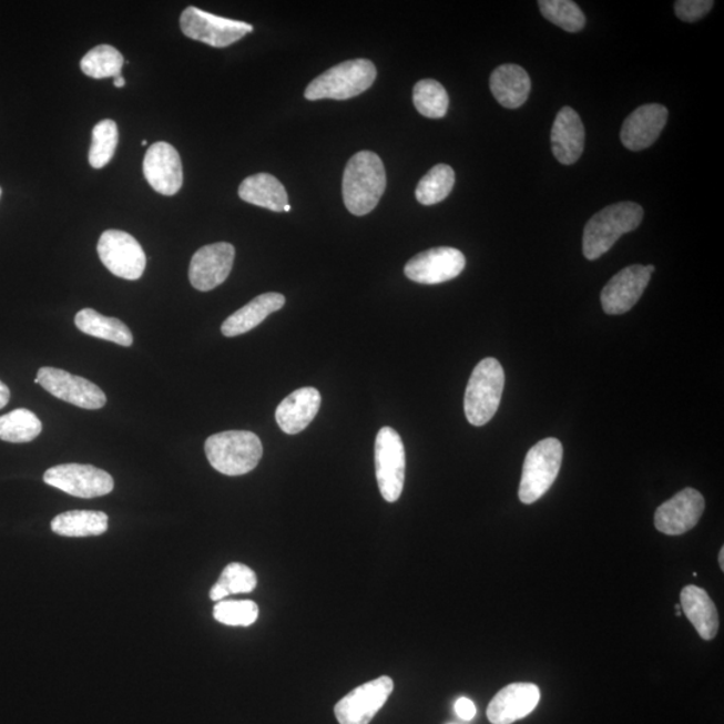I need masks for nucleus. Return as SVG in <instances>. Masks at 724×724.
Masks as SVG:
<instances>
[{
    "label": "nucleus",
    "instance_id": "nucleus-7",
    "mask_svg": "<svg viewBox=\"0 0 724 724\" xmlns=\"http://www.w3.org/2000/svg\"><path fill=\"white\" fill-rule=\"evenodd\" d=\"M377 485L389 503L399 501L406 480V448L394 428L384 427L377 434L375 445Z\"/></svg>",
    "mask_w": 724,
    "mask_h": 724
},
{
    "label": "nucleus",
    "instance_id": "nucleus-15",
    "mask_svg": "<svg viewBox=\"0 0 724 724\" xmlns=\"http://www.w3.org/2000/svg\"><path fill=\"white\" fill-rule=\"evenodd\" d=\"M235 247L221 242L198 248L190 265L191 285L198 292H210L221 286L233 271Z\"/></svg>",
    "mask_w": 724,
    "mask_h": 724
},
{
    "label": "nucleus",
    "instance_id": "nucleus-11",
    "mask_svg": "<svg viewBox=\"0 0 724 724\" xmlns=\"http://www.w3.org/2000/svg\"><path fill=\"white\" fill-rule=\"evenodd\" d=\"M392 679L381 676L349 692L336 704L335 714L339 724H369L392 694Z\"/></svg>",
    "mask_w": 724,
    "mask_h": 724
},
{
    "label": "nucleus",
    "instance_id": "nucleus-16",
    "mask_svg": "<svg viewBox=\"0 0 724 724\" xmlns=\"http://www.w3.org/2000/svg\"><path fill=\"white\" fill-rule=\"evenodd\" d=\"M706 502L700 491L684 489L655 512V527L660 533L682 536L694 529L703 516Z\"/></svg>",
    "mask_w": 724,
    "mask_h": 724
},
{
    "label": "nucleus",
    "instance_id": "nucleus-5",
    "mask_svg": "<svg viewBox=\"0 0 724 724\" xmlns=\"http://www.w3.org/2000/svg\"><path fill=\"white\" fill-rule=\"evenodd\" d=\"M504 371L496 358H485L473 369L465 396V414L471 426H486L498 411Z\"/></svg>",
    "mask_w": 724,
    "mask_h": 724
},
{
    "label": "nucleus",
    "instance_id": "nucleus-40",
    "mask_svg": "<svg viewBox=\"0 0 724 724\" xmlns=\"http://www.w3.org/2000/svg\"><path fill=\"white\" fill-rule=\"evenodd\" d=\"M720 565H721L722 572H724V548L721 549Z\"/></svg>",
    "mask_w": 724,
    "mask_h": 724
},
{
    "label": "nucleus",
    "instance_id": "nucleus-10",
    "mask_svg": "<svg viewBox=\"0 0 724 724\" xmlns=\"http://www.w3.org/2000/svg\"><path fill=\"white\" fill-rule=\"evenodd\" d=\"M43 480L69 496L83 499L104 497L114 489V480L106 471L89 465L51 467L44 472Z\"/></svg>",
    "mask_w": 724,
    "mask_h": 724
},
{
    "label": "nucleus",
    "instance_id": "nucleus-19",
    "mask_svg": "<svg viewBox=\"0 0 724 724\" xmlns=\"http://www.w3.org/2000/svg\"><path fill=\"white\" fill-rule=\"evenodd\" d=\"M541 692L536 684L514 683L499 691L487 708L492 724H511L527 717L540 703Z\"/></svg>",
    "mask_w": 724,
    "mask_h": 724
},
{
    "label": "nucleus",
    "instance_id": "nucleus-27",
    "mask_svg": "<svg viewBox=\"0 0 724 724\" xmlns=\"http://www.w3.org/2000/svg\"><path fill=\"white\" fill-rule=\"evenodd\" d=\"M77 328L85 335L105 339L121 346H131L133 336L130 328L120 319L102 316L93 309H82L74 318Z\"/></svg>",
    "mask_w": 724,
    "mask_h": 724
},
{
    "label": "nucleus",
    "instance_id": "nucleus-41",
    "mask_svg": "<svg viewBox=\"0 0 724 724\" xmlns=\"http://www.w3.org/2000/svg\"><path fill=\"white\" fill-rule=\"evenodd\" d=\"M141 145H143V146L149 145V141H146V140L141 141Z\"/></svg>",
    "mask_w": 724,
    "mask_h": 724
},
{
    "label": "nucleus",
    "instance_id": "nucleus-20",
    "mask_svg": "<svg viewBox=\"0 0 724 724\" xmlns=\"http://www.w3.org/2000/svg\"><path fill=\"white\" fill-rule=\"evenodd\" d=\"M553 155L563 165L579 162L585 146V128L573 108H562L552 128Z\"/></svg>",
    "mask_w": 724,
    "mask_h": 724
},
{
    "label": "nucleus",
    "instance_id": "nucleus-31",
    "mask_svg": "<svg viewBox=\"0 0 724 724\" xmlns=\"http://www.w3.org/2000/svg\"><path fill=\"white\" fill-rule=\"evenodd\" d=\"M258 584L254 570L243 563L233 562L224 568L221 579L211 589L210 598L222 601L231 594L252 593Z\"/></svg>",
    "mask_w": 724,
    "mask_h": 724
},
{
    "label": "nucleus",
    "instance_id": "nucleus-28",
    "mask_svg": "<svg viewBox=\"0 0 724 724\" xmlns=\"http://www.w3.org/2000/svg\"><path fill=\"white\" fill-rule=\"evenodd\" d=\"M124 57L109 44L95 47L82 58L80 67L83 74L94 80L118 79L124 68Z\"/></svg>",
    "mask_w": 724,
    "mask_h": 724
},
{
    "label": "nucleus",
    "instance_id": "nucleus-18",
    "mask_svg": "<svg viewBox=\"0 0 724 724\" xmlns=\"http://www.w3.org/2000/svg\"><path fill=\"white\" fill-rule=\"evenodd\" d=\"M669 120V109L660 104H649L628 115L621 128V143L625 149L638 152L655 143Z\"/></svg>",
    "mask_w": 724,
    "mask_h": 724
},
{
    "label": "nucleus",
    "instance_id": "nucleus-21",
    "mask_svg": "<svg viewBox=\"0 0 724 724\" xmlns=\"http://www.w3.org/2000/svg\"><path fill=\"white\" fill-rule=\"evenodd\" d=\"M322 408V395L316 388L306 387L288 395L275 411V420L287 435L303 432Z\"/></svg>",
    "mask_w": 724,
    "mask_h": 724
},
{
    "label": "nucleus",
    "instance_id": "nucleus-1",
    "mask_svg": "<svg viewBox=\"0 0 724 724\" xmlns=\"http://www.w3.org/2000/svg\"><path fill=\"white\" fill-rule=\"evenodd\" d=\"M387 188V173L376 153L363 151L349 159L343 179L346 210L356 216L371 213Z\"/></svg>",
    "mask_w": 724,
    "mask_h": 724
},
{
    "label": "nucleus",
    "instance_id": "nucleus-8",
    "mask_svg": "<svg viewBox=\"0 0 724 724\" xmlns=\"http://www.w3.org/2000/svg\"><path fill=\"white\" fill-rule=\"evenodd\" d=\"M183 34L191 40L203 42L211 48L224 49L253 33L252 24L210 14L207 11L190 6L181 17Z\"/></svg>",
    "mask_w": 724,
    "mask_h": 724
},
{
    "label": "nucleus",
    "instance_id": "nucleus-6",
    "mask_svg": "<svg viewBox=\"0 0 724 724\" xmlns=\"http://www.w3.org/2000/svg\"><path fill=\"white\" fill-rule=\"evenodd\" d=\"M562 457L561 441L555 438L543 439L530 448L519 485V499L522 503H534L547 494L559 477Z\"/></svg>",
    "mask_w": 724,
    "mask_h": 724
},
{
    "label": "nucleus",
    "instance_id": "nucleus-17",
    "mask_svg": "<svg viewBox=\"0 0 724 724\" xmlns=\"http://www.w3.org/2000/svg\"><path fill=\"white\" fill-rule=\"evenodd\" d=\"M144 176L151 187L165 196L176 195L183 185V164L181 155L169 143L150 146L143 164Z\"/></svg>",
    "mask_w": 724,
    "mask_h": 724
},
{
    "label": "nucleus",
    "instance_id": "nucleus-4",
    "mask_svg": "<svg viewBox=\"0 0 724 724\" xmlns=\"http://www.w3.org/2000/svg\"><path fill=\"white\" fill-rule=\"evenodd\" d=\"M377 70L369 60H350L326 70L306 88L309 101H345L367 92L376 81Z\"/></svg>",
    "mask_w": 724,
    "mask_h": 724
},
{
    "label": "nucleus",
    "instance_id": "nucleus-39",
    "mask_svg": "<svg viewBox=\"0 0 724 724\" xmlns=\"http://www.w3.org/2000/svg\"><path fill=\"white\" fill-rule=\"evenodd\" d=\"M114 86L115 88H124L126 85L125 79L123 75L118 77V79H114Z\"/></svg>",
    "mask_w": 724,
    "mask_h": 724
},
{
    "label": "nucleus",
    "instance_id": "nucleus-3",
    "mask_svg": "<svg viewBox=\"0 0 724 724\" xmlns=\"http://www.w3.org/2000/svg\"><path fill=\"white\" fill-rule=\"evenodd\" d=\"M210 465L228 477L245 476L258 466L264 446L255 434L226 431L210 437L204 445Z\"/></svg>",
    "mask_w": 724,
    "mask_h": 724
},
{
    "label": "nucleus",
    "instance_id": "nucleus-12",
    "mask_svg": "<svg viewBox=\"0 0 724 724\" xmlns=\"http://www.w3.org/2000/svg\"><path fill=\"white\" fill-rule=\"evenodd\" d=\"M463 253L452 247H435L415 255L404 267L407 278L420 285H440L465 271Z\"/></svg>",
    "mask_w": 724,
    "mask_h": 724
},
{
    "label": "nucleus",
    "instance_id": "nucleus-14",
    "mask_svg": "<svg viewBox=\"0 0 724 724\" xmlns=\"http://www.w3.org/2000/svg\"><path fill=\"white\" fill-rule=\"evenodd\" d=\"M655 266L632 265L608 282L601 292L602 309L611 316L630 312L642 298Z\"/></svg>",
    "mask_w": 724,
    "mask_h": 724
},
{
    "label": "nucleus",
    "instance_id": "nucleus-33",
    "mask_svg": "<svg viewBox=\"0 0 724 724\" xmlns=\"http://www.w3.org/2000/svg\"><path fill=\"white\" fill-rule=\"evenodd\" d=\"M538 6L544 19L569 33H579L585 28L584 12L572 0H540Z\"/></svg>",
    "mask_w": 724,
    "mask_h": 724
},
{
    "label": "nucleus",
    "instance_id": "nucleus-43",
    "mask_svg": "<svg viewBox=\"0 0 724 724\" xmlns=\"http://www.w3.org/2000/svg\"><path fill=\"white\" fill-rule=\"evenodd\" d=\"M0 197H2V188H0Z\"/></svg>",
    "mask_w": 724,
    "mask_h": 724
},
{
    "label": "nucleus",
    "instance_id": "nucleus-42",
    "mask_svg": "<svg viewBox=\"0 0 724 724\" xmlns=\"http://www.w3.org/2000/svg\"><path fill=\"white\" fill-rule=\"evenodd\" d=\"M290 210H292V207H290V206H288V204H287V206L285 207V210H284V211H286V213H288V211H290Z\"/></svg>",
    "mask_w": 724,
    "mask_h": 724
},
{
    "label": "nucleus",
    "instance_id": "nucleus-30",
    "mask_svg": "<svg viewBox=\"0 0 724 724\" xmlns=\"http://www.w3.org/2000/svg\"><path fill=\"white\" fill-rule=\"evenodd\" d=\"M455 185V172L450 165L438 164L427 173L416 187V198L422 206H434L443 202Z\"/></svg>",
    "mask_w": 724,
    "mask_h": 724
},
{
    "label": "nucleus",
    "instance_id": "nucleus-26",
    "mask_svg": "<svg viewBox=\"0 0 724 724\" xmlns=\"http://www.w3.org/2000/svg\"><path fill=\"white\" fill-rule=\"evenodd\" d=\"M108 527L109 518L102 511H67L51 521V530L62 537L102 536L106 533Z\"/></svg>",
    "mask_w": 724,
    "mask_h": 724
},
{
    "label": "nucleus",
    "instance_id": "nucleus-29",
    "mask_svg": "<svg viewBox=\"0 0 724 724\" xmlns=\"http://www.w3.org/2000/svg\"><path fill=\"white\" fill-rule=\"evenodd\" d=\"M42 422L29 409L19 408L0 416V440L9 443H29L40 437Z\"/></svg>",
    "mask_w": 724,
    "mask_h": 724
},
{
    "label": "nucleus",
    "instance_id": "nucleus-23",
    "mask_svg": "<svg viewBox=\"0 0 724 724\" xmlns=\"http://www.w3.org/2000/svg\"><path fill=\"white\" fill-rule=\"evenodd\" d=\"M490 89L499 104L517 109L528 101L531 81L527 70L514 63H506L492 72Z\"/></svg>",
    "mask_w": 724,
    "mask_h": 724
},
{
    "label": "nucleus",
    "instance_id": "nucleus-37",
    "mask_svg": "<svg viewBox=\"0 0 724 724\" xmlns=\"http://www.w3.org/2000/svg\"><path fill=\"white\" fill-rule=\"evenodd\" d=\"M455 713H457L461 720L471 721L477 715V707L469 697H460V700L455 703Z\"/></svg>",
    "mask_w": 724,
    "mask_h": 724
},
{
    "label": "nucleus",
    "instance_id": "nucleus-38",
    "mask_svg": "<svg viewBox=\"0 0 724 724\" xmlns=\"http://www.w3.org/2000/svg\"><path fill=\"white\" fill-rule=\"evenodd\" d=\"M10 401V389L4 383L0 381V409L8 406Z\"/></svg>",
    "mask_w": 724,
    "mask_h": 724
},
{
    "label": "nucleus",
    "instance_id": "nucleus-32",
    "mask_svg": "<svg viewBox=\"0 0 724 724\" xmlns=\"http://www.w3.org/2000/svg\"><path fill=\"white\" fill-rule=\"evenodd\" d=\"M414 105L425 118L441 119L447 114L450 99L440 82L421 80L414 88Z\"/></svg>",
    "mask_w": 724,
    "mask_h": 724
},
{
    "label": "nucleus",
    "instance_id": "nucleus-25",
    "mask_svg": "<svg viewBox=\"0 0 724 724\" xmlns=\"http://www.w3.org/2000/svg\"><path fill=\"white\" fill-rule=\"evenodd\" d=\"M239 197L243 202L281 213L288 204L287 192L271 173H256L242 182Z\"/></svg>",
    "mask_w": 724,
    "mask_h": 724
},
{
    "label": "nucleus",
    "instance_id": "nucleus-24",
    "mask_svg": "<svg viewBox=\"0 0 724 724\" xmlns=\"http://www.w3.org/2000/svg\"><path fill=\"white\" fill-rule=\"evenodd\" d=\"M682 610L703 640H713L720 630V614L704 589L685 587L681 594Z\"/></svg>",
    "mask_w": 724,
    "mask_h": 724
},
{
    "label": "nucleus",
    "instance_id": "nucleus-22",
    "mask_svg": "<svg viewBox=\"0 0 724 724\" xmlns=\"http://www.w3.org/2000/svg\"><path fill=\"white\" fill-rule=\"evenodd\" d=\"M285 304L286 298L279 293L261 294L223 323V336L236 337L245 335V333L264 323L271 314L281 310Z\"/></svg>",
    "mask_w": 724,
    "mask_h": 724
},
{
    "label": "nucleus",
    "instance_id": "nucleus-9",
    "mask_svg": "<svg viewBox=\"0 0 724 724\" xmlns=\"http://www.w3.org/2000/svg\"><path fill=\"white\" fill-rule=\"evenodd\" d=\"M98 253L102 265L115 277L136 281L145 272L146 256L144 249L125 231H105L99 241Z\"/></svg>",
    "mask_w": 724,
    "mask_h": 724
},
{
    "label": "nucleus",
    "instance_id": "nucleus-34",
    "mask_svg": "<svg viewBox=\"0 0 724 724\" xmlns=\"http://www.w3.org/2000/svg\"><path fill=\"white\" fill-rule=\"evenodd\" d=\"M119 144V128L113 120H102L93 128L89 164L95 170L104 169L114 156Z\"/></svg>",
    "mask_w": 724,
    "mask_h": 724
},
{
    "label": "nucleus",
    "instance_id": "nucleus-35",
    "mask_svg": "<svg viewBox=\"0 0 724 724\" xmlns=\"http://www.w3.org/2000/svg\"><path fill=\"white\" fill-rule=\"evenodd\" d=\"M259 608L254 601H220L214 608V618L224 625L249 626L258 620Z\"/></svg>",
    "mask_w": 724,
    "mask_h": 724
},
{
    "label": "nucleus",
    "instance_id": "nucleus-36",
    "mask_svg": "<svg viewBox=\"0 0 724 724\" xmlns=\"http://www.w3.org/2000/svg\"><path fill=\"white\" fill-rule=\"evenodd\" d=\"M714 4L713 0H677L675 12L681 21L692 23L707 16Z\"/></svg>",
    "mask_w": 724,
    "mask_h": 724
},
{
    "label": "nucleus",
    "instance_id": "nucleus-2",
    "mask_svg": "<svg viewBox=\"0 0 724 724\" xmlns=\"http://www.w3.org/2000/svg\"><path fill=\"white\" fill-rule=\"evenodd\" d=\"M644 210L633 202L612 204L591 217L584 230L582 252L589 261L601 258L610 252L621 236L640 226L643 222Z\"/></svg>",
    "mask_w": 724,
    "mask_h": 724
},
{
    "label": "nucleus",
    "instance_id": "nucleus-13",
    "mask_svg": "<svg viewBox=\"0 0 724 724\" xmlns=\"http://www.w3.org/2000/svg\"><path fill=\"white\" fill-rule=\"evenodd\" d=\"M35 383L58 399L75 407L100 409L106 404L105 394L95 384L62 369L41 368Z\"/></svg>",
    "mask_w": 724,
    "mask_h": 724
}]
</instances>
